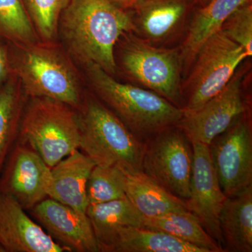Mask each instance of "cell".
Segmentation results:
<instances>
[{
    "label": "cell",
    "mask_w": 252,
    "mask_h": 252,
    "mask_svg": "<svg viewBox=\"0 0 252 252\" xmlns=\"http://www.w3.org/2000/svg\"><path fill=\"white\" fill-rule=\"evenodd\" d=\"M114 56L117 69L126 77L182 109V61L177 50L156 47L127 32L118 41Z\"/></svg>",
    "instance_id": "obj_6"
},
{
    "label": "cell",
    "mask_w": 252,
    "mask_h": 252,
    "mask_svg": "<svg viewBox=\"0 0 252 252\" xmlns=\"http://www.w3.org/2000/svg\"><path fill=\"white\" fill-rule=\"evenodd\" d=\"M252 0H210L194 15L186 37L182 52V61L189 64L205 41L220 31L230 15L239 8L250 4Z\"/></svg>",
    "instance_id": "obj_20"
},
{
    "label": "cell",
    "mask_w": 252,
    "mask_h": 252,
    "mask_svg": "<svg viewBox=\"0 0 252 252\" xmlns=\"http://www.w3.org/2000/svg\"><path fill=\"white\" fill-rule=\"evenodd\" d=\"M189 0H140L130 9L135 32L152 44L168 39L183 25Z\"/></svg>",
    "instance_id": "obj_15"
},
{
    "label": "cell",
    "mask_w": 252,
    "mask_h": 252,
    "mask_svg": "<svg viewBox=\"0 0 252 252\" xmlns=\"http://www.w3.org/2000/svg\"><path fill=\"white\" fill-rule=\"evenodd\" d=\"M79 149L99 166L142 171L144 143L92 93L85 92L79 110Z\"/></svg>",
    "instance_id": "obj_4"
},
{
    "label": "cell",
    "mask_w": 252,
    "mask_h": 252,
    "mask_svg": "<svg viewBox=\"0 0 252 252\" xmlns=\"http://www.w3.org/2000/svg\"><path fill=\"white\" fill-rule=\"evenodd\" d=\"M191 1L197 3V4L200 5V7H202V6H205L210 0H191Z\"/></svg>",
    "instance_id": "obj_30"
},
{
    "label": "cell",
    "mask_w": 252,
    "mask_h": 252,
    "mask_svg": "<svg viewBox=\"0 0 252 252\" xmlns=\"http://www.w3.org/2000/svg\"><path fill=\"white\" fill-rule=\"evenodd\" d=\"M97 243L99 252H205L172 235L144 227L118 228Z\"/></svg>",
    "instance_id": "obj_17"
},
{
    "label": "cell",
    "mask_w": 252,
    "mask_h": 252,
    "mask_svg": "<svg viewBox=\"0 0 252 252\" xmlns=\"http://www.w3.org/2000/svg\"><path fill=\"white\" fill-rule=\"evenodd\" d=\"M17 142L40 156L50 167L79 149L80 125L77 110L49 98H28Z\"/></svg>",
    "instance_id": "obj_5"
},
{
    "label": "cell",
    "mask_w": 252,
    "mask_h": 252,
    "mask_svg": "<svg viewBox=\"0 0 252 252\" xmlns=\"http://www.w3.org/2000/svg\"><path fill=\"white\" fill-rule=\"evenodd\" d=\"M51 167L35 151L16 142L0 174V193L15 199L25 210H31L48 198Z\"/></svg>",
    "instance_id": "obj_10"
},
{
    "label": "cell",
    "mask_w": 252,
    "mask_h": 252,
    "mask_svg": "<svg viewBox=\"0 0 252 252\" xmlns=\"http://www.w3.org/2000/svg\"><path fill=\"white\" fill-rule=\"evenodd\" d=\"M95 164L79 149L51 167L48 198L86 213L89 206L86 188Z\"/></svg>",
    "instance_id": "obj_16"
},
{
    "label": "cell",
    "mask_w": 252,
    "mask_h": 252,
    "mask_svg": "<svg viewBox=\"0 0 252 252\" xmlns=\"http://www.w3.org/2000/svg\"><path fill=\"white\" fill-rule=\"evenodd\" d=\"M86 214L97 240L121 227H143L144 225V217L127 198L89 205Z\"/></svg>",
    "instance_id": "obj_23"
},
{
    "label": "cell",
    "mask_w": 252,
    "mask_h": 252,
    "mask_svg": "<svg viewBox=\"0 0 252 252\" xmlns=\"http://www.w3.org/2000/svg\"><path fill=\"white\" fill-rule=\"evenodd\" d=\"M135 31L128 11L109 0H71L60 17L58 40L76 64L94 63L114 76L118 41Z\"/></svg>",
    "instance_id": "obj_1"
},
{
    "label": "cell",
    "mask_w": 252,
    "mask_h": 252,
    "mask_svg": "<svg viewBox=\"0 0 252 252\" xmlns=\"http://www.w3.org/2000/svg\"><path fill=\"white\" fill-rule=\"evenodd\" d=\"M225 35L241 46L248 55L252 56V3L239 8L223 23L221 28Z\"/></svg>",
    "instance_id": "obj_27"
},
{
    "label": "cell",
    "mask_w": 252,
    "mask_h": 252,
    "mask_svg": "<svg viewBox=\"0 0 252 252\" xmlns=\"http://www.w3.org/2000/svg\"><path fill=\"white\" fill-rule=\"evenodd\" d=\"M192 168L191 142L177 126L144 143L142 172L184 200L190 196Z\"/></svg>",
    "instance_id": "obj_8"
},
{
    "label": "cell",
    "mask_w": 252,
    "mask_h": 252,
    "mask_svg": "<svg viewBox=\"0 0 252 252\" xmlns=\"http://www.w3.org/2000/svg\"><path fill=\"white\" fill-rule=\"evenodd\" d=\"M0 245L4 252L67 251L31 220L15 199L2 193H0Z\"/></svg>",
    "instance_id": "obj_14"
},
{
    "label": "cell",
    "mask_w": 252,
    "mask_h": 252,
    "mask_svg": "<svg viewBox=\"0 0 252 252\" xmlns=\"http://www.w3.org/2000/svg\"><path fill=\"white\" fill-rule=\"evenodd\" d=\"M27 96L13 74L0 88V174L18 140Z\"/></svg>",
    "instance_id": "obj_21"
},
{
    "label": "cell",
    "mask_w": 252,
    "mask_h": 252,
    "mask_svg": "<svg viewBox=\"0 0 252 252\" xmlns=\"http://www.w3.org/2000/svg\"><path fill=\"white\" fill-rule=\"evenodd\" d=\"M12 74L28 98H49L79 110L84 99L82 77L59 41L7 44Z\"/></svg>",
    "instance_id": "obj_2"
},
{
    "label": "cell",
    "mask_w": 252,
    "mask_h": 252,
    "mask_svg": "<svg viewBox=\"0 0 252 252\" xmlns=\"http://www.w3.org/2000/svg\"><path fill=\"white\" fill-rule=\"evenodd\" d=\"M125 172L126 198L144 217L189 211L186 200L169 192L143 172Z\"/></svg>",
    "instance_id": "obj_19"
},
{
    "label": "cell",
    "mask_w": 252,
    "mask_h": 252,
    "mask_svg": "<svg viewBox=\"0 0 252 252\" xmlns=\"http://www.w3.org/2000/svg\"><path fill=\"white\" fill-rule=\"evenodd\" d=\"M109 1L118 7L127 11L140 0H109Z\"/></svg>",
    "instance_id": "obj_29"
},
{
    "label": "cell",
    "mask_w": 252,
    "mask_h": 252,
    "mask_svg": "<svg viewBox=\"0 0 252 252\" xmlns=\"http://www.w3.org/2000/svg\"><path fill=\"white\" fill-rule=\"evenodd\" d=\"M193 168L190 196L186 200L189 212L198 217L205 230L223 248L220 215L226 196L220 188L207 144L191 142Z\"/></svg>",
    "instance_id": "obj_12"
},
{
    "label": "cell",
    "mask_w": 252,
    "mask_h": 252,
    "mask_svg": "<svg viewBox=\"0 0 252 252\" xmlns=\"http://www.w3.org/2000/svg\"><path fill=\"white\" fill-rule=\"evenodd\" d=\"M39 40L23 0H0V45Z\"/></svg>",
    "instance_id": "obj_24"
},
{
    "label": "cell",
    "mask_w": 252,
    "mask_h": 252,
    "mask_svg": "<svg viewBox=\"0 0 252 252\" xmlns=\"http://www.w3.org/2000/svg\"><path fill=\"white\" fill-rule=\"evenodd\" d=\"M126 172L121 167L95 165L86 188L89 205L126 198Z\"/></svg>",
    "instance_id": "obj_25"
},
{
    "label": "cell",
    "mask_w": 252,
    "mask_h": 252,
    "mask_svg": "<svg viewBox=\"0 0 252 252\" xmlns=\"http://www.w3.org/2000/svg\"><path fill=\"white\" fill-rule=\"evenodd\" d=\"M223 252H252V186L226 197L220 215Z\"/></svg>",
    "instance_id": "obj_18"
},
{
    "label": "cell",
    "mask_w": 252,
    "mask_h": 252,
    "mask_svg": "<svg viewBox=\"0 0 252 252\" xmlns=\"http://www.w3.org/2000/svg\"><path fill=\"white\" fill-rule=\"evenodd\" d=\"M0 252H4V250L1 248V245H0Z\"/></svg>",
    "instance_id": "obj_31"
},
{
    "label": "cell",
    "mask_w": 252,
    "mask_h": 252,
    "mask_svg": "<svg viewBox=\"0 0 252 252\" xmlns=\"http://www.w3.org/2000/svg\"><path fill=\"white\" fill-rule=\"evenodd\" d=\"M82 67L91 93L143 143L183 117V109L153 91L118 81L94 63Z\"/></svg>",
    "instance_id": "obj_3"
},
{
    "label": "cell",
    "mask_w": 252,
    "mask_h": 252,
    "mask_svg": "<svg viewBox=\"0 0 252 252\" xmlns=\"http://www.w3.org/2000/svg\"><path fill=\"white\" fill-rule=\"evenodd\" d=\"M13 75L7 44L0 45V88Z\"/></svg>",
    "instance_id": "obj_28"
},
{
    "label": "cell",
    "mask_w": 252,
    "mask_h": 252,
    "mask_svg": "<svg viewBox=\"0 0 252 252\" xmlns=\"http://www.w3.org/2000/svg\"><path fill=\"white\" fill-rule=\"evenodd\" d=\"M71 0H23L41 40L57 41L60 17Z\"/></svg>",
    "instance_id": "obj_26"
},
{
    "label": "cell",
    "mask_w": 252,
    "mask_h": 252,
    "mask_svg": "<svg viewBox=\"0 0 252 252\" xmlns=\"http://www.w3.org/2000/svg\"><path fill=\"white\" fill-rule=\"evenodd\" d=\"M242 77L233 76L223 90L195 112L185 113L177 126L190 142L210 145L246 113Z\"/></svg>",
    "instance_id": "obj_11"
},
{
    "label": "cell",
    "mask_w": 252,
    "mask_h": 252,
    "mask_svg": "<svg viewBox=\"0 0 252 252\" xmlns=\"http://www.w3.org/2000/svg\"><path fill=\"white\" fill-rule=\"evenodd\" d=\"M31 211L46 233L67 251L99 252L97 238L86 213L50 198L41 200Z\"/></svg>",
    "instance_id": "obj_13"
},
{
    "label": "cell",
    "mask_w": 252,
    "mask_h": 252,
    "mask_svg": "<svg viewBox=\"0 0 252 252\" xmlns=\"http://www.w3.org/2000/svg\"><path fill=\"white\" fill-rule=\"evenodd\" d=\"M243 48L220 30L202 44L182 93L184 114L198 110L223 90L244 60Z\"/></svg>",
    "instance_id": "obj_7"
},
{
    "label": "cell",
    "mask_w": 252,
    "mask_h": 252,
    "mask_svg": "<svg viewBox=\"0 0 252 252\" xmlns=\"http://www.w3.org/2000/svg\"><path fill=\"white\" fill-rule=\"evenodd\" d=\"M143 227L172 235L205 252H223V248L207 233L198 217L189 211L144 217Z\"/></svg>",
    "instance_id": "obj_22"
},
{
    "label": "cell",
    "mask_w": 252,
    "mask_h": 252,
    "mask_svg": "<svg viewBox=\"0 0 252 252\" xmlns=\"http://www.w3.org/2000/svg\"><path fill=\"white\" fill-rule=\"evenodd\" d=\"M214 168L226 197L252 186V132L246 113L209 145Z\"/></svg>",
    "instance_id": "obj_9"
}]
</instances>
